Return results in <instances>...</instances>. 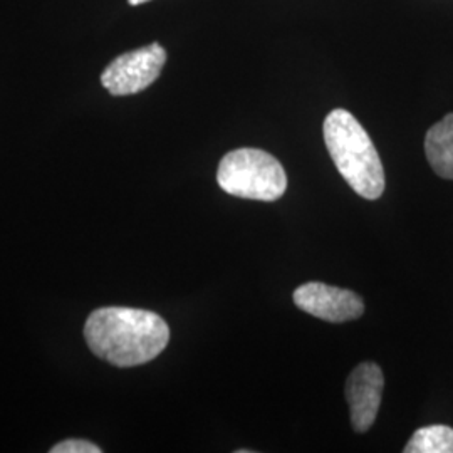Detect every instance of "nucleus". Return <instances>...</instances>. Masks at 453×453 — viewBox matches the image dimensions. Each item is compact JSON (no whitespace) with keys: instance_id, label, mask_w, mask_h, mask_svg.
<instances>
[{"instance_id":"obj_7","label":"nucleus","mask_w":453,"mask_h":453,"mask_svg":"<svg viewBox=\"0 0 453 453\" xmlns=\"http://www.w3.org/2000/svg\"><path fill=\"white\" fill-rule=\"evenodd\" d=\"M425 153L438 177L453 180V113L447 114L428 130Z\"/></svg>"},{"instance_id":"obj_3","label":"nucleus","mask_w":453,"mask_h":453,"mask_svg":"<svg viewBox=\"0 0 453 453\" xmlns=\"http://www.w3.org/2000/svg\"><path fill=\"white\" fill-rule=\"evenodd\" d=\"M217 181L228 195L259 202H275L288 188L284 166L271 153L257 148L226 153L219 165Z\"/></svg>"},{"instance_id":"obj_6","label":"nucleus","mask_w":453,"mask_h":453,"mask_svg":"<svg viewBox=\"0 0 453 453\" xmlns=\"http://www.w3.org/2000/svg\"><path fill=\"white\" fill-rule=\"evenodd\" d=\"M385 387L383 372L376 363H361L346 383L351 425L357 434H365L376 420Z\"/></svg>"},{"instance_id":"obj_1","label":"nucleus","mask_w":453,"mask_h":453,"mask_svg":"<svg viewBox=\"0 0 453 453\" xmlns=\"http://www.w3.org/2000/svg\"><path fill=\"white\" fill-rule=\"evenodd\" d=\"M84 338L97 357L119 368L155 359L170 341V327L158 314L133 308H101L91 312Z\"/></svg>"},{"instance_id":"obj_2","label":"nucleus","mask_w":453,"mask_h":453,"mask_svg":"<svg viewBox=\"0 0 453 453\" xmlns=\"http://www.w3.org/2000/svg\"><path fill=\"white\" fill-rule=\"evenodd\" d=\"M324 142L341 177L366 200L385 192V170L370 134L346 110H333L323 125Z\"/></svg>"},{"instance_id":"obj_5","label":"nucleus","mask_w":453,"mask_h":453,"mask_svg":"<svg viewBox=\"0 0 453 453\" xmlns=\"http://www.w3.org/2000/svg\"><path fill=\"white\" fill-rule=\"evenodd\" d=\"M294 304L314 318L327 323H348L363 316L365 303L361 296L349 289L308 282L294 291Z\"/></svg>"},{"instance_id":"obj_4","label":"nucleus","mask_w":453,"mask_h":453,"mask_svg":"<svg viewBox=\"0 0 453 453\" xmlns=\"http://www.w3.org/2000/svg\"><path fill=\"white\" fill-rule=\"evenodd\" d=\"M166 50L158 42L118 56L101 74V84L113 96H130L150 88L162 74Z\"/></svg>"},{"instance_id":"obj_9","label":"nucleus","mask_w":453,"mask_h":453,"mask_svg":"<svg viewBox=\"0 0 453 453\" xmlns=\"http://www.w3.org/2000/svg\"><path fill=\"white\" fill-rule=\"evenodd\" d=\"M101 449L88 440H65L50 449V453H99Z\"/></svg>"},{"instance_id":"obj_8","label":"nucleus","mask_w":453,"mask_h":453,"mask_svg":"<svg viewBox=\"0 0 453 453\" xmlns=\"http://www.w3.org/2000/svg\"><path fill=\"white\" fill-rule=\"evenodd\" d=\"M405 453H453V428L430 425L418 428L406 443Z\"/></svg>"},{"instance_id":"obj_10","label":"nucleus","mask_w":453,"mask_h":453,"mask_svg":"<svg viewBox=\"0 0 453 453\" xmlns=\"http://www.w3.org/2000/svg\"><path fill=\"white\" fill-rule=\"evenodd\" d=\"M146 2H150V0H128L130 5H142V4H146Z\"/></svg>"}]
</instances>
